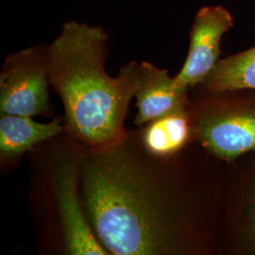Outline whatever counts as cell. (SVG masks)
<instances>
[{"label": "cell", "instance_id": "obj_1", "mask_svg": "<svg viewBox=\"0 0 255 255\" xmlns=\"http://www.w3.org/2000/svg\"><path fill=\"white\" fill-rule=\"evenodd\" d=\"M214 157L196 140L176 154H151L136 129L108 146L84 147L82 206L109 255L216 252L220 198Z\"/></svg>", "mask_w": 255, "mask_h": 255}, {"label": "cell", "instance_id": "obj_2", "mask_svg": "<svg viewBox=\"0 0 255 255\" xmlns=\"http://www.w3.org/2000/svg\"><path fill=\"white\" fill-rule=\"evenodd\" d=\"M108 35L101 27L69 21L47 46L49 83L63 101L65 132L87 148L111 145L125 135L130 101L141 81V63L119 76L106 72Z\"/></svg>", "mask_w": 255, "mask_h": 255}, {"label": "cell", "instance_id": "obj_3", "mask_svg": "<svg viewBox=\"0 0 255 255\" xmlns=\"http://www.w3.org/2000/svg\"><path fill=\"white\" fill-rule=\"evenodd\" d=\"M85 146L65 130L32 151L41 198L42 241L64 255H110L96 237L82 206L81 160Z\"/></svg>", "mask_w": 255, "mask_h": 255}, {"label": "cell", "instance_id": "obj_4", "mask_svg": "<svg viewBox=\"0 0 255 255\" xmlns=\"http://www.w3.org/2000/svg\"><path fill=\"white\" fill-rule=\"evenodd\" d=\"M237 93L199 89L190 100L194 139L220 160L255 150V96Z\"/></svg>", "mask_w": 255, "mask_h": 255}, {"label": "cell", "instance_id": "obj_5", "mask_svg": "<svg viewBox=\"0 0 255 255\" xmlns=\"http://www.w3.org/2000/svg\"><path fill=\"white\" fill-rule=\"evenodd\" d=\"M48 85L47 46L8 55L0 72V115L51 116Z\"/></svg>", "mask_w": 255, "mask_h": 255}, {"label": "cell", "instance_id": "obj_6", "mask_svg": "<svg viewBox=\"0 0 255 255\" xmlns=\"http://www.w3.org/2000/svg\"><path fill=\"white\" fill-rule=\"evenodd\" d=\"M233 26V16L224 7L200 9L192 25L187 58L174 77L178 85L190 90L203 82L219 61L221 38Z\"/></svg>", "mask_w": 255, "mask_h": 255}, {"label": "cell", "instance_id": "obj_7", "mask_svg": "<svg viewBox=\"0 0 255 255\" xmlns=\"http://www.w3.org/2000/svg\"><path fill=\"white\" fill-rule=\"evenodd\" d=\"M135 98L137 127L190 104L189 89L178 85L166 69L147 62L141 63V81Z\"/></svg>", "mask_w": 255, "mask_h": 255}, {"label": "cell", "instance_id": "obj_8", "mask_svg": "<svg viewBox=\"0 0 255 255\" xmlns=\"http://www.w3.org/2000/svg\"><path fill=\"white\" fill-rule=\"evenodd\" d=\"M63 120V118H55L48 123H39L31 117L1 115V161L18 159L42 143L61 134L64 130Z\"/></svg>", "mask_w": 255, "mask_h": 255}, {"label": "cell", "instance_id": "obj_9", "mask_svg": "<svg viewBox=\"0 0 255 255\" xmlns=\"http://www.w3.org/2000/svg\"><path fill=\"white\" fill-rule=\"evenodd\" d=\"M189 106L153 119L136 129L141 144L149 153L176 154L195 141Z\"/></svg>", "mask_w": 255, "mask_h": 255}, {"label": "cell", "instance_id": "obj_10", "mask_svg": "<svg viewBox=\"0 0 255 255\" xmlns=\"http://www.w3.org/2000/svg\"><path fill=\"white\" fill-rule=\"evenodd\" d=\"M196 88L212 92L255 91V46L219 60L207 78Z\"/></svg>", "mask_w": 255, "mask_h": 255}, {"label": "cell", "instance_id": "obj_11", "mask_svg": "<svg viewBox=\"0 0 255 255\" xmlns=\"http://www.w3.org/2000/svg\"><path fill=\"white\" fill-rule=\"evenodd\" d=\"M242 194H240L241 201L236 200V206L233 214L230 215L231 223H235V229L240 237L239 242H244L243 248L247 252H252L255 255V171L252 177L245 182Z\"/></svg>", "mask_w": 255, "mask_h": 255}]
</instances>
